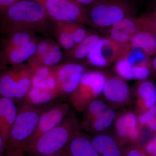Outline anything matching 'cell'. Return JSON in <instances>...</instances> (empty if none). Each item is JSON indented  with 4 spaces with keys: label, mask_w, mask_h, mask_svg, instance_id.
Masks as SVG:
<instances>
[{
    "label": "cell",
    "mask_w": 156,
    "mask_h": 156,
    "mask_svg": "<svg viewBox=\"0 0 156 156\" xmlns=\"http://www.w3.org/2000/svg\"><path fill=\"white\" fill-rule=\"evenodd\" d=\"M41 4L52 21L78 23L93 27L86 8L75 0H43Z\"/></svg>",
    "instance_id": "cell-6"
},
{
    "label": "cell",
    "mask_w": 156,
    "mask_h": 156,
    "mask_svg": "<svg viewBox=\"0 0 156 156\" xmlns=\"http://www.w3.org/2000/svg\"><path fill=\"white\" fill-rule=\"evenodd\" d=\"M115 129L120 142L124 145L128 138V127L125 119V115H121L115 121Z\"/></svg>",
    "instance_id": "cell-30"
},
{
    "label": "cell",
    "mask_w": 156,
    "mask_h": 156,
    "mask_svg": "<svg viewBox=\"0 0 156 156\" xmlns=\"http://www.w3.org/2000/svg\"><path fill=\"white\" fill-rule=\"evenodd\" d=\"M124 115H125V119L128 125V129L137 126L138 119L134 113L130 112Z\"/></svg>",
    "instance_id": "cell-37"
},
{
    "label": "cell",
    "mask_w": 156,
    "mask_h": 156,
    "mask_svg": "<svg viewBox=\"0 0 156 156\" xmlns=\"http://www.w3.org/2000/svg\"><path fill=\"white\" fill-rule=\"evenodd\" d=\"M107 37L116 41L129 43L131 39L143 30L140 17H126L109 27Z\"/></svg>",
    "instance_id": "cell-10"
},
{
    "label": "cell",
    "mask_w": 156,
    "mask_h": 156,
    "mask_svg": "<svg viewBox=\"0 0 156 156\" xmlns=\"http://www.w3.org/2000/svg\"><path fill=\"white\" fill-rule=\"evenodd\" d=\"M129 44L131 48L140 49L147 56L156 55V36L150 31L143 30L139 32L131 39Z\"/></svg>",
    "instance_id": "cell-20"
},
{
    "label": "cell",
    "mask_w": 156,
    "mask_h": 156,
    "mask_svg": "<svg viewBox=\"0 0 156 156\" xmlns=\"http://www.w3.org/2000/svg\"><path fill=\"white\" fill-rule=\"evenodd\" d=\"M1 14V31L6 34L20 31L44 33L50 28L51 20L44 8L32 0H20Z\"/></svg>",
    "instance_id": "cell-1"
},
{
    "label": "cell",
    "mask_w": 156,
    "mask_h": 156,
    "mask_svg": "<svg viewBox=\"0 0 156 156\" xmlns=\"http://www.w3.org/2000/svg\"><path fill=\"white\" fill-rule=\"evenodd\" d=\"M140 156H149L147 154V153L145 151H144V148H143V150L142 153H141V155Z\"/></svg>",
    "instance_id": "cell-45"
},
{
    "label": "cell",
    "mask_w": 156,
    "mask_h": 156,
    "mask_svg": "<svg viewBox=\"0 0 156 156\" xmlns=\"http://www.w3.org/2000/svg\"><path fill=\"white\" fill-rule=\"evenodd\" d=\"M136 92L142 113L156 105V86L152 81L147 79L140 81Z\"/></svg>",
    "instance_id": "cell-18"
},
{
    "label": "cell",
    "mask_w": 156,
    "mask_h": 156,
    "mask_svg": "<svg viewBox=\"0 0 156 156\" xmlns=\"http://www.w3.org/2000/svg\"><path fill=\"white\" fill-rule=\"evenodd\" d=\"M60 46L55 42L53 46L43 56L35 59H29L28 63L31 66H56L62 60V53Z\"/></svg>",
    "instance_id": "cell-22"
},
{
    "label": "cell",
    "mask_w": 156,
    "mask_h": 156,
    "mask_svg": "<svg viewBox=\"0 0 156 156\" xmlns=\"http://www.w3.org/2000/svg\"><path fill=\"white\" fill-rule=\"evenodd\" d=\"M131 48L129 43H121L107 37L101 38L87 58L93 66L104 67L126 56Z\"/></svg>",
    "instance_id": "cell-7"
},
{
    "label": "cell",
    "mask_w": 156,
    "mask_h": 156,
    "mask_svg": "<svg viewBox=\"0 0 156 156\" xmlns=\"http://www.w3.org/2000/svg\"><path fill=\"white\" fill-rule=\"evenodd\" d=\"M115 70L118 75L123 80H131L134 79L133 67L128 61L126 56L116 62Z\"/></svg>",
    "instance_id": "cell-28"
},
{
    "label": "cell",
    "mask_w": 156,
    "mask_h": 156,
    "mask_svg": "<svg viewBox=\"0 0 156 156\" xmlns=\"http://www.w3.org/2000/svg\"><path fill=\"white\" fill-rule=\"evenodd\" d=\"M102 93L105 98L112 103L122 104L128 100L130 90L122 78L111 76L107 77Z\"/></svg>",
    "instance_id": "cell-12"
},
{
    "label": "cell",
    "mask_w": 156,
    "mask_h": 156,
    "mask_svg": "<svg viewBox=\"0 0 156 156\" xmlns=\"http://www.w3.org/2000/svg\"><path fill=\"white\" fill-rule=\"evenodd\" d=\"M15 66L16 69L15 98L19 100L24 98L31 87L33 69L28 62Z\"/></svg>",
    "instance_id": "cell-17"
},
{
    "label": "cell",
    "mask_w": 156,
    "mask_h": 156,
    "mask_svg": "<svg viewBox=\"0 0 156 156\" xmlns=\"http://www.w3.org/2000/svg\"><path fill=\"white\" fill-rule=\"evenodd\" d=\"M86 109L87 114L85 123L100 116L108 108L106 104L103 101L96 99L90 102Z\"/></svg>",
    "instance_id": "cell-27"
},
{
    "label": "cell",
    "mask_w": 156,
    "mask_h": 156,
    "mask_svg": "<svg viewBox=\"0 0 156 156\" xmlns=\"http://www.w3.org/2000/svg\"><path fill=\"white\" fill-rule=\"evenodd\" d=\"M107 77L98 71H86L77 89L70 95V103L78 112H82L103 92Z\"/></svg>",
    "instance_id": "cell-5"
},
{
    "label": "cell",
    "mask_w": 156,
    "mask_h": 156,
    "mask_svg": "<svg viewBox=\"0 0 156 156\" xmlns=\"http://www.w3.org/2000/svg\"><path fill=\"white\" fill-rule=\"evenodd\" d=\"M38 43L36 38L26 44L2 52L1 58L5 64L14 66L22 64L33 55Z\"/></svg>",
    "instance_id": "cell-15"
},
{
    "label": "cell",
    "mask_w": 156,
    "mask_h": 156,
    "mask_svg": "<svg viewBox=\"0 0 156 156\" xmlns=\"http://www.w3.org/2000/svg\"><path fill=\"white\" fill-rule=\"evenodd\" d=\"M140 131L139 129L136 127L128 129V138L131 141L134 142L139 138Z\"/></svg>",
    "instance_id": "cell-38"
},
{
    "label": "cell",
    "mask_w": 156,
    "mask_h": 156,
    "mask_svg": "<svg viewBox=\"0 0 156 156\" xmlns=\"http://www.w3.org/2000/svg\"><path fill=\"white\" fill-rule=\"evenodd\" d=\"M154 132H156V115L152 117L146 124Z\"/></svg>",
    "instance_id": "cell-41"
},
{
    "label": "cell",
    "mask_w": 156,
    "mask_h": 156,
    "mask_svg": "<svg viewBox=\"0 0 156 156\" xmlns=\"http://www.w3.org/2000/svg\"><path fill=\"white\" fill-rule=\"evenodd\" d=\"M53 70L60 98L69 96L75 91L86 71L83 65L72 62L53 66Z\"/></svg>",
    "instance_id": "cell-8"
},
{
    "label": "cell",
    "mask_w": 156,
    "mask_h": 156,
    "mask_svg": "<svg viewBox=\"0 0 156 156\" xmlns=\"http://www.w3.org/2000/svg\"><path fill=\"white\" fill-rule=\"evenodd\" d=\"M150 31L152 32L156 36V29L154 30Z\"/></svg>",
    "instance_id": "cell-47"
},
{
    "label": "cell",
    "mask_w": 156,
    "mask_h": 156,
    "mask_svg": "<svg viewBox=\"0 0 156 156\" xmlns=\"http://www.w3.org/2000/svg\"><path fill=\"white\" fill-rule=\"evenodd\" d=\"M151 73V63H141L133 67L134 79L140 80H147Z\"/></svg>",
    "instance_id": "cell-31"
},
{
    "label": "cell",
    "mask_w": 156,
    "mask_h": 156,
    "mask_svg": "<svg viewBox=\"0 0 156 156\" xmlns=\"http://www.w3.org/2000/svg\"><path fill=\"white\" fill-rule=\"evenodd\" d=\"M144 148L149 156H156V134L147 143Z\"/></svg>",
    "instance_id": "cell-35"
},
{
    "label": "cell",
    "mask_w": 156,
    "mask_h": 156,
    "mask_svg": "<svg viewBox=\"0 0 156 156\" xmlns=\"http://www.w3.org/2000/svg\"><path fill=\"white\" fill-rule=\"evenodd\" d=\"M100 37L95 34L90 33L82 41L76 44L72 49L66 51L65 57L71 60H78L87 57Z\"/></svg>",
    "instance_id": "cell-19"
},
{
    "label": "cell",
    "mask_w": 156,
    "mask_h": 156,
    "mask_svg": "<svg viewBox=\"0 0 156 156\" xmlns=\"http://www.w3.org/2000/svg\"><path fill=\"white\" fill-rule=\"evenodd\" d=\"M20 0H0L1 14Z\"/></svg>",
    "instance_id": "cell-40"
},
{
    "label": "cell",
    "mask_w": 156,
    "mask_h": 156,
    "mask_svg": "<svg viewBox=\"0 0 156 156\" xmlns=\"http://www.w3.org/2000/svg\"><path fill=\"white\" fill-rule=\"evenodd\" d=\"M116 116V114L113 110L108 109L100 116L88 122L85 123L86 125L85 126H87V128L89 126L90 127L88 129L90 128L96 132H101L111 126Z\"/></svg>",
    "instance_id": "cell-26"
},
{
    "label": "cell",
    "mask_w": 156,
    "mask_h": 156,
    "mask_svg": "<svg viewBox=\"0 0 156 156\" xmlns=\"http://www.w3.org/2000/svg\"><path fill=\"white\" fill-rule=\"evenodd\" d=\"M32 1H34V2H37L41 3V2L42 1H43V0H32Z\"/></svg>",
    "instance_id": "cell-46"
},
{
    "label": "cell",
    "mask_w": 156,
    "mask_h": 156,
    "mask_svg": "<svg viewBox=\"0 0 156 156\" xmlns=\"http://www.w3.org/2000/svg\"><path fill=\"white\" fill-rule=\"evenodd\" d=\"M46 108L24 102L17 112L8 139L6 151L22 147L36 129L40 116Z\"/></svg>",
    "instance_id": "cell-4"
},
{
    "label": "cell",
    "mask_w": 156,
    "mask_h": 156,
    "mask_svg": "<svg viewBox=\"0 0 156 156\" xmlns=\"http://www.w3.org/2000/svg\"><path fill=\"white\" fill-rule=\"evenodd\" d=\"M17 107L13 99L1 97L0 98V136L6 145L10 132L17 117Z\"/></svg>",
    "instance_id": "cell-11"
},
{
    "label": "cell",
    "mask_w": 156,
    "mask_h": 156,
    "mask_svg": "<svg viewBox=\"0 0 156 156\" xmlns=\"http://www.w3.org/2000/svg\"><path fill=\"white\" fill-rule=\"evenodd\" d=\"M151 73L156 77V55L151 61Z\"/></svg>",
    "instance_id": "cell-43"
},
{
    "label": "cell",
    "mask_w": 156,
    "mask_h": 156,
    "mask_svg": "<svg viewBox=\"0 0 156 156\" xmlns=\"http://www.w3.org/2000/svg\"><path fill=\"white\" fill-rule=\"evenodd\" d=\"M32 67L33 69V73L31 87L58 92L57 83L53 70V66H32Z\"/></svg>",
    "instance_id": "cell-16"
},
{
    "label": "cell",
    "mask_w": 156,
    "mask_h": 156,
    "mask_svg": "<svg viewBox=\"0 0 156 156\" xmlns=\"http://www.w3.org/2000/svg\"><path fill=\"white\" fill-rule=\"evenodd\" d=\"M92 144L101 156H124L125 147L119 140L101 134L91 139Z\"/></svg>",
    "instance_id": "cell-14"
},
{
    "label": "cell",
    "mask_w": 156,
    "mask_h": 156,
    "mask_svg": "<svg viewBox=\"0 0 156 156\" xmlns=\"http://www.w3.org/2000/svg\"><path fill=\"white\" fill-rule=\"evenodd\" d=\"M154 1L156 3V0H154Z\"/></svg>",
    "instance_id": "cell-48"
},
{
    "label": "cell",
    "mask_w": 156,
    "mask_h": 156,
    "mask_svg": "<svg viewBox=\"0 0 156 156\" xmlns=\"http://www.w3.org/2000/svg\"><path fill=\"white\" fill-rule=\"evenodd\" d=\"M69 109L70 105L67 102L57 103L46 108L40 116L34 133L27 144L35 140L62 122L69 114Z\"/></svg>",
    "instance_id": "cell-9"
},
{
    "label": "cell",
    "mask_w": 156,
    "mask_h": 156,
    "mask_svg": "<svg viewBox=\"0 0 156 156\" xmlns=\"http://www.w3.org/2000/svg\"><path fill=\"white\" fill-rule=\"evenodd\" d=\"M86 10L93 27L101 29L109 28L122 19L133 16L134 12L128 0H98Z\"/></svg>",
    "instance_id": "cell-3"
},
{
    "label": "cell",
    "mask_w": 156,
    "mask_h": 156,
    "mask_svg": "<svg viewBox=\"0 0 156 156\" xmlns=\"http://www.w3.org/2000/svg\"><path fill=\"white\" fill-rule=\"evenodd\" d=\"M57 97L58 93L56 91L31 87L24 98V102L40 106L49 103Z\"/></svg>",
    "instance_id": "cell-21"
},
{
    "label": "cell",
    "mask_w": 156,
    "mask_h": 156,
    "mask_svg": "<svg viewBox=\"0 0 156 156\" xmlns=\"http://www.w3.org/2000/svg\"><path fill=\"white\" fill-rule=\"evenodd\" d=\"M143 30L152 31L156 29V7L154 11L140 17Z\"/></svg>",
    "instance_id": "cell-32"
},
{
    "label": "cell",
    "mask_w": 156,
    "mask_h": 156,
    "mask_svg": "<svg viewBox=\"0 0 156 156\" xmlns=\"http://www.w3.org/2000/svg\"><path fill=\"white\" fill-rule=\"evenodd\" d=\"M16 69L15 66L2 73L0 78L1 97L15 98Z\"/></svg>",
    "instance_id": "cell-23"
},
{
    "label": "cell",
    "mask_w": 156,
    "mask_h": 156,
    "mask_svg": "<svg viewBox=\"0 0 156 156\" xmlns=\"http://www.w3.org/2000/svg\"><path fill=\"white\" fill-rule=\"evenodd\" d=\"M34 33L30 31H20L8 35L7 38L3 41L2 52L23 46L36 38Z\"/></svg>",
    "instance_id": "cell-24"
},
{
    "label": "cell",
    "mask_w": 156,
    "mask_h": 156,
    "mask_svg": "<svg viewBox=\"0 0 156 156\" xmlns=\"http://www.w3.org/2000/svg\"><path fill=\"white\" fill-rule=\"evenodd\" d=\"M75 1L85 8V6L89 7L94 3L96 2L98 0H75Z\"/></svg>",
    "instance_id": "cell-42"
},
{
    "label": "cell",
    "mask_w": 156,
    "mask_h": 156,
    "mask_svg": "<svg viewBox=\"0 0 156 156\" xmlns=\"http://www.w3.org/2000/svg\"><path fill=\"white\" fill-rule=\"evenodd\" d=\"M67 156H101L92 144L91 139L79 131L63 149Z\"/></svg>",
    "instance_id": "cell-13"
},
{
    "label": "cell",
    "mask_w": 156,
    "mask_h": 156,
    "mask_svg": "<svg viewBox=\"0 0 156 156\" xmlns=\"http://www.w3.org/2000/svg\"><path fill=\"white\" fill-rule=\"evenodd\" d=\"M50 156H67L65 153L64 151L62 150L61 151L59 152L58 153L55 154L53 155H51Z\"/></svg>",
    "instance_id": "cell-44"
},
{
    "label": "cell",
    "mask_w": 156,
    "mask_h": 156,
    "mask_svg": "<svg viewBox=\"0 0 156 156\" xmlns=\"http://www.w3.org/2000/svg\"><path fill=\"white\" fill-rule=\"evenodd\" d=\"M66 23L75 45L82 41L89 35V33L84 24L76 22Z\"/></svg>",
    "instance_id": "cell-29"
},
{
    "label": "cell",
    "mask_w": 156,
    "mask_h": 156,
    "mask_svg": "<svg viewBox=\"0 0 156 156\" xmlns=\"http://www.w3.org/2000/svg\"><path fill=\"white\" fill-rule=\"evenodd\" d=\"M25 153L23 148H16L6 151L5 156H24Z\"/></svg>",
    "instance_id": "cell-39"
},
{
    "label": "cell",
    "mask_w": 156,
    "mask_h": 156,
    "mask_svg": "<svg viewBox=\"0 0 156 156\" xmlns=\"http://www.w3.org/2000/svg\"><path fill=\"white\" fill-rule=\"evenodd\" d=\"M80 126L75 114L69 113L58 126L22 148L31 156L53 155L63 150Z\"/></svg>",
    "instance_id": "cell-2"
},
{
    "label": "cell",
    "mask_w": 156,
    "mask_h": 156,
    "mask_svg": "<svg viewBox=\"0 0 156 156\" xmlns=\"http://www.w3.org/2000/svg\"><path fill=\"white\" fill-rule=\"evenodd\" d=\"M55 42L50 39H45L38 42L35 52L29 59H35L43 56L46 52H48Z\"/></svg>",
    "instance_id": "cell-33"
},
{
    "label": "cell",
    "mask_w": 156,
    "mask_h": 156,
    "mask_svg": "<svg viewBox=\"0 0 156 156\" xmlns=\"http://www.w3.org/2000/svg\"><path fill=\"white\" fill-rule=\"evenodd\" d=\"M156 115V105L149 109L147 111L143 113L139 116L138 122L142 125H145L148 120Z\"/></svg>",
    "instance_id": "cell-34"
},
{
    "label": "cell",
    "mask_w": 156,
    "mask_h": 156,
    "mask_svg": "<svg viewBox=\"0 0 156 156\" xmlns=\"http://www.w3.org/2000/svg\"><path fill=\"white\" fill-rule=\"evenodd\" d=\"M143 148L139 146L134 145L125 147L124 156H140Z\"/></svg>",
    "instance_id": "cell-36"
},
{
    "label": "cell",
    "mask_w": 156,
    "mask_h": 156,
    "mask_svg": "<svg viewBox=\"0 0 156 156\" xmlns=\"http://www.w3.org/2000/svg\"><path fill=\"white\" fill-rule=\"evenodd\" d=\"M53 35L58 45L66 51L72 49L75 45L66 22L56 23L53 30Z\"/></svg>",
    "instance_id": "cell-25"
}]
</instances>
